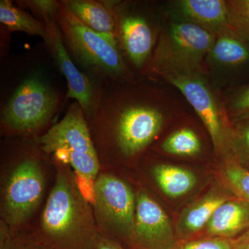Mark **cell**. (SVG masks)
<instances>
[{"label":"cell","instance_id":"1","mask_svg":"<svg viewBox=\"0 0 249 249\" xmlns=\"http://www.w3.org/2000/svg\"><path fill=\"white\" fill-rule=\"evenodd\" d=\"M0 124L8 137L36 139L51 127L67 103V88L45 44L1 60Z\"/></svg>","mask_w":249,"mask_h":249},{"label":"cell","instance_id":"2","mask_svg":"<svg viewBox=\"0 0 249 249\" xmlns=\"http://www.w3.org/2000/svg\"><path fill=\"white\" fill-rule=\"evenodd\" d=\"M93 105L86 115L98 152L138 155L160 133L164 116L152 90L134 82L94 83Z\"/></svg>","mask_w":249,"mask_h":249},{"label":"cell","instance_id":"3","mask_svg":"<svg viewBox=\"0 0 249 249\" xmlns=\"http://www.w3.org/2000/svg\"><path fill=\"white\" fill-rule=\"evenodd\" d=\"M98 235L87 199L60 165L40 227L23 238L42 249H93Z\"/></svg>","mask_w":249,"mask_h":249},{"label":"cell","instance_id":"4","mask_svg":"<svg viewBox=\"0 0 249 249\" xmlns=\"http://www.w3.org/2000/svg\"><path fill=\"white\" fill-rule=\"evenodd\" d=\"M56 22L72 60L93 83L134 81L116 40L86 27L72 14L62 0H59Z\"/></svg>","mask_w":249,"mask_h":249},{"label":"cell","instance_id":"5","mask_svg":"<svg viewBox=\"0 0 249 249\" xmlns=\"http://www.w3.org/2000/svg\"><path fill=\"white\" fill-rule=\"evenodd\" d=\"M34 139L46 155L61 164L71 165L88 184L95 182L100 169L99 155L79 103H72L61 120Z\"/></svg>","mask_w":249,"mask_h":249},{"label":"cell","instance_id":"6","mask_svg":"<svg viewBox=\"0 0 249 249\" xmlns=\"http://www.w3.org/2000/svg\"><path fill=\"white\" fill-rule=\"evenodd\" d=\"M215 37L192 23H174L160 34L144 74L152 78L196 74Z\"/></svg>","mask_w":249,"mask_h":249},{"label":"cell","instance_id":"7","mask_svg":"<svg viewBox=\"0 0 249 249\" xmlns=\"http://www.w3.org/2000/svg\"><path fill=\"white\" fill-rule=\"evenodd\" d=\"M40 147L34 139L15 167L4 192L2 215L11 229L28 220L37 207L45 191V178L41 168Z\"/></svg>","mask_w":249,"mask_h":249},{"label":"cell","instance_id":"8","mask_svg":"<svg viewBox=\"0 0 249 249\" xmlns=\"http://www.w3.org/2000/svg\"><path fill=\"white\" fill-rule=\"evenodd\" d=\"M93 195L95 216L105 235L131 245L136 199L130 187L120 178L104 174L93 183Z\"/></svg>","mask_w":249,"mask_h":249},{"label":"cell","instance_id":"9","mask_svg":"<svg viewBox=\"0 0 249 249\" xmlns=\"http://www.w3.org/2000/svg\"><path fill=\"white\" fill-rule=\"evenodd\" d=\"M115 38L121 55L133 70L145 73L154 52L156 33L150 18L128 3L114 0Z\"/></svg>","mask_w":249,"mask_h":249},{"label":"cell","instance_id":"10","mask_svg":"<svg viewBox=\"0 0 249 249\" xmlns=\"http://www.w3.org/2000/svg\"><path fill=\"white\" fill-rule=\"evenodd\" d=\"M175 244V232L165 211L148 195L139 192L131 245L135 249H174Z\"/></svg>","mask_w":249,"mask_h":249},{"label":"cell","instance_id":"11","mask_svg":"<svg viewBox=\"0 0 249 249\" xmlns=\"http://www.w3.org/2000/svg\"><path fill=\"white\" fill-rule=\"evenodd\" d=\"M43 24L47 31L44 44L66 80L67 101L71 98L74 99L83 107L85 116L88 115L94 100V83L77 67L67 52L56 18L47 19Z\"/></svg>","mask_w":249,"mask_h":249},{"label":"cell","instance_id":"12","mask_svg":"<svg viewBox=\"0 0 249 249\" xmlns=\"http://www.w3.org/2000/svg\"><path fill=\"white\" fill-rule=\"evenodd\" d=\"M178 88L194 108L212 139L216 150L225 143L222 114L213 93L196 74H173L164 77Z\"/></svg>","mask_w":249,"mask_h":249},{"label":"cell","instance_id":"13","mask_svg":"<svg viewBox=\"0 0 249 249\" xmlns=\"http://www.w3.org/2000/svg\"><path fill=\"white\" fill-rule=\"evenodd\" d=\"M178 14L187 22L218 34L232 30L229 24L227 1L222 0H182L178 3Z\"/></svg>","mask_w":249,"mask_h":249},{"label":"cell","instance_id":"14","mask_svg":"<svg viewBox=\"0 0 249 249\" xmlns=\"http://www.w3.org/2000/svg\"><path fill=\"white\" fill-rule=\"evenodd\" d=\"M65 6L90 29L115 40L114 0H62Z\"/></svg>","mask_w":249,"mask_h":249},{"label":"cell","instance_id":"15","mask_svg":"<svg viewBox=\"0 0 249 249\" xmlns=\"http://www.w3.org/2000/svg\"><path fill=\"white\" fill-rule=\"evenodd\" d=\"M206 229L212 237L226 239L249 231V203L228 199L214 212Z\"/></svg>","mask_w":249,"mask_h":249},{"label":"cell","instance_id":"16","mask_svg":"<svg viewBox=\"0 0 249 249\" xmlns=\"http://www.w3.org/2000/svg\"><path fill=\"white\" fill-rule=\"evenodd\" d=\"M228 199L218 193H211L186 210L178 224L180 235H193L206 228L218 208Z\"/></svg>","mask_w":249,"mask_h":249},{"label":"cell","instance_id":"17","mask_svg":"<svg viewBox=\"0 0 249 249\" xmlns=\"http://www.w3.org/2000/svg\"><path fill=\"white\" fill-rule=\"evenodd\" d=\"M210 54L219 65L240 66L249 61V44L235 31L230 30L219 34Z\"/></svg>","mask_w":249,"mask_h":249},{"label":"cell","instance_id":"18","mask_svg":"<svg viewBox=\"0 0 249 249\" xmlns=\"http://www.w3.org/2000/svg\"><path fill=\"white\" fill-rule=\"evenodd\" d=\"M153 175L160 190L172 198L180 197L189 193L197 181L193 172L176 165H157Z\"/></svg>","mask_w":249,"mask_h":249},{"label":"cell","instance_id":"19","mask_svg":"<svg viewBox=\"0 0 249 249\" xmlns=\"http://www.w3.org/2000/svg\"><path fill=\"white\" fill-rule=\"evenodd\" d=\"M0 23L11 32L19 31L31 36H38L43 41L47 37L45 24L11 0L0 1Z\"/></svg>","mask_w":249,"mask_h":249},{"label":"cell","instance_id":"20","mask_svg":"<svg viewBox=\"0 0 249 249\" xmlns=\"http://www.w3.org/2000/svg\"><path fill=\"white\" fill-rule=\"evenodd\" d=\"M201 142L194 131L183 128L174 132L161 145L163 151L170 155L194 156L201 151Z\"/></svg>","mask_w":249,"mask_h":249},{"label":"cell","instance_id":"21","mask_svg":"<svg viewBox=\"0 0 249 249\" xmlns=\"http://www.w3.org/2000/svg\"><path fill=\"white\" fill-rule=\"evenodd\" d=\"M227 4L231 28L249 44V0H232Z\"/></svg>","mask_w":249,"mask_h":249},{"label":"cell","instance_id":"22","mask_svg":"<svg viewBox=\"0 0 249 249\" xmlns=\"http://www.w3.org/2000/svg\"><path fill=\"white\" fill-rule=\"evenodd\" d=\"M222 175L228 186L249 203V170L240 165L231 164L224 168Z\"/></svg>","mask_w":249,"mask_h":249},{"label":"cell","instance_id":"23","mask_svg":"<svg viewBox=\"0 0 249 249\" xmlns=\"http://www.w3.org/2000/svg\"><path fill=\"white\" fill-rule=\"evenodd\" d=\"M15 2L19 7L30 11L42 23L47 19L56 18L59 9V0H19Z\"/></svg>","mask_w":249,"mask_h":249},{"label":"cell","instance_id":"24","mask_svg":"<svg viewBox=\"0 0 249 249\" xmlns=\"http://www.w3.org/2000/svg\"><path fill=\"white\" fill-rule=\"evenodd\" d=\"M231 116L236 121H249V85L236 93L229 106Z\"/></svg>","mask_w":249,"mask_h":249},{"label":"cell","instance_id":"25","mask_svg":"<svg viewBox=\"0 0 249 249\" xmlns=\"http://www.w3.org/2000/svg\"><path fill=\"white\" fill-rule=\"evenodd\" d=\"M174 249H233L232 239L211 237L190 241Z\"/></svg>","mask_w":249,"mask_h":249},{"label":"cell","instance_id":"26","mask_svg":"<svg viewBox=\"0 0 249 249\" xmlns=\"http://www.w3.org/2000/svg\"><path fill=\"white\" fill-rule=\"evenodd\" d=\"M234 145L242 161L249 164V121H242L235 134Z\"/></svg>","mask_w":249,"mask_h":249},{"label":"cell","instance_id":"27","mask_svg":"<svg viewBox=\"0 0 249 249\" xmlns=\"http://www.w3.org/2000/svg\"><path fill=\"white\" fill-rule=\"evenodd\" d=\"M1 249H42L22 237L4 235L1 240Z\"/></svg>","mask_w":249,"mask_h":249},{"label":"cell","instance_id":"28","mask_svg":"<svg viewBox=\"0 0 249 249\" xmlns=\"http://www.w3.org/2000/svg\"><path fill=\"white\" fill-rule=\"evenodd\" d=\"M93 249H125L118 242L111 237L98 234Z\"/></svg>","mask_w":249,"mask_h":249},{"label":"cell","instance_id":"29","mask_svg":"<svg viewBox=\"0 0 249 249\" xmlns=\"http://www.w3.org/2000/svg\"><path fill=\"white\" fill-rule=\"evenodd\" d=\"M11 31L8 30L4 26H0V58L1 60L9 56L10 38Z\"/></svg>","mask_w":249,"mask_h":249},{"label":"cell","instance_id":"30","mask_svg":"<svg viewBox=\"0 0 249 249\" xmlns=\"http://www.w3.org/2000/svg\"><path fill=\"white\" fill-rule=\"evenodd\" d=\"M233 249H249V231L236 240H232Z\"/></svg>","mask_w":249,"mask_h":249}]
</instances>
